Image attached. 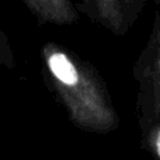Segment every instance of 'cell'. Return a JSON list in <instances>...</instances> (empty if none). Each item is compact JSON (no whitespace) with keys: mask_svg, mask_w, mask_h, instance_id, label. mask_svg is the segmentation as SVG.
Wrapping results in <instances>:
<instances>
[{"mask_svg":"<svg viewBox=\"0 0 160 160\" xmlns=\"http://www.w3.org/2000/svg\"><path fill=\"white\" fill-rule=\"evenodd\" d=\"M0 65L7 69H16V58L14 51L10 45L7 35L0 28Z\"/></svg>","mask_w":160,"mask_h":160,"instance_id":"cell-6","label":"cell"},{"mask_svg":"<svg viewBox=\"0 0 160 160\" xmlns=\"http://www.w3.org/2000/svg\"><path fill=\"white\" fill-rule=\"evenodd\" d=\"M78 13L91 22L122 37L132 30L148 0H72Z\"/></svg>","mask_w":160,"mask_h":160,"instance_id":"cell-3","label":"cell"},{"mask_svg":"<svg viewBox=\"0 0 160 160\" xmlns=\"http://www.w3.org/2000/svg\"><path fill=\"white\" fill-rule=\"evenodd\" d=\"M34 16L37 24L72 25L79 21L80 14L72 0H20Z\"/></svg>","mask_w":160,"mask_h":160,"instance_id":"cell-4","label":"cell"},{"mask_svg":"<svg viewBox=\"0 0 160 160\" xmlns=\"http://www.w3.org/2000/svg\"><path fill=\"white\" fill-rule=\"evenodd\" d=\"M138 127L141 131V148L155 160H160V118Z\"/></svg>","mask_w":160,"mask_h":160,"instance_id":"cell-5","label":"cell"},{"mask_svg":"<svg viewBox=\"0 0 160 160\" xmlns=\"http://www.w3.org/2000/svg\"><path fill=\"white\" fill-rule=\"evenodd\" d=\"M42 78L48 90L80 131L111 133L119 128V115L98 69L72 49L47 42L41 48Z\"/></svg>","mask_w":160,"mask_h":160,"instance_id":"cell-1","label":"cell"},{"mask_svg":"<svg viewBox=\"0 0 160 160\" xmlns=\"http://www.w3.org/2000/svg\"><path fill=\"white\" fill-rule=\"evenodd\" d=\"M152 3H155V4H158V6H160V0H150Z\"/></svg>","mask_w":160,"mask_h":160,"instance_id":"cell-7","label":"cell"},{"mask_svg":"<svg viewBox=\"0 0 160 160\" xmlns=\"http://www.w3.org/2000/svg\"><path fill=\"white\" fill-rule=\"evenodd\" d=\"M138 83L135 110L138 125L160 118V11L153 17L152 31L132 68Z\"/></svg>","mask_w":160,"mask_h":160,"instance_id":"cell-2","label":"cell"}]
</instances>
